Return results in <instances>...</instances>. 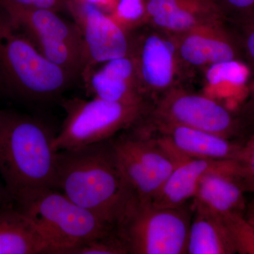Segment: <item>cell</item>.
<instances>
[{
    "label": "cell",
    "instance_id": "6da1fadb",
    "mask_svg": "<svg viewBox=\"0 0 254 254\" xmlns=\"http://www.w3.org/2000/svg\"><path fill=\"white\" fill-rule=\"evenodd\" d=\"M55 189L116 230L138 202L119 168L112 139L58 151Z\"/></svg>",
    "mask_w": 254,
    "mask_h": 254
},
{
    "label": "cell",
    "instance_id": "7a4b0ae2",
    "mask_svg": "<svg viewBox=\"0 0 254 254\" xmlns=\"http://www.w3.org/2000/svg\"><path fill=\"white\" fill-rule=\"evenodd\" d=\"M55 136L38 119L0 110V176L8 200L35 189H55Z\"/></svg>",
    "mask_w": 254,
    "mask_h": 254
},
{
    "label": "cell",
    "instance_id": "3957f363",
    "mask_svg": "<svg viewBox=\"0 0 254 254\" xmlns=\"http://www.w3.org/2000/svg\"><path fill=\"white\" fill-rule=\"evenodd\" d=\"M73 79L38 51L0 5V90L45 101L59 96Z\"/></svg>",
    "mask_w": 254,
    "mask_h": 254
},
{
    "label": "cell",
    "instance_id": "277c9868",
    "mask_svg": "<svg viewBox=\"0 0 254 254\" xmlns=\"http://www.w3.org/2000/svg\"><path fill=\"white\" fill-rule=\"evenodd\" d=\"M9 201L31 219L51 254H68L88 241L116 230L56 189L27 190Z\"/></svg>",
    "mask_w": 254,
    "mask_h": 254
},
{
    "label": "cell",
    "instance_id": "5b68a950",
    "mask_svg": "<svg viewBox=\"0 0 254 254\" xmlns=\"http://www.w3.org/2000/svg\"><path fill=\"white\" fill-rule=\"evenodd\" d=\"M66 117L55 133V151L81 148L112 139L119 131L134 126L145 113L144 103L74 98L62 103Z\"/></svg>",
    "mask_w": 254,
    "mask_h": 254
},
{
    "label": "cell",
    "instance_id": "8992f818",
    "mask_svg": "<svg viewBox=\"0 0 254 254\" xmlns=\"http://www.w3.org/2000/svg\"><path fill=\"white\" fill-rule=\"evenodd\" d=\"M191 219L184 206L158 208L138 201L118 232L128 254H187Z\"/></svg>",
    "mask_w": 254,
    "mask_h": 254
},
{
    "label": "cell",
    "instance_id": "52a82bcc",
    "mask_svg": "<svg viewBox=\"0 0 254 254\" xmlns=\"http://www.w3.org/2000/svg\"><path fill=\"white\" fill-rule=\"evenodd\" d=\"M2 7L46 59L73 78L81 75L83 41L76 23L52 10Z\"/></svg>",
    "mask_w": 254,
    "mask_h": 254
},
{
    "label": "cell",
    "instance_id": "ba28073f",
    "mask_svg": "<svg viewBox=\"0 0 254 254\" xmlns=\"http://www.w3.org/2000/svg\"><path fill=\"white\" fill-rule=\"evenodd\" d=\"M67 11L83 41L81 78L101 64L129 55V37L109 14L92 5L69 1Z\"/></svg>",
    "mask_w": 254,
    "mask_h": 254
},
{
    "label": "cell",
    "instance_id": "9c48e42d",
    "mask_svg": "<svg viewBox=\"0 0 254 254\" xmlns=\"http://www.w3.org/2000/svg\"><path fill=\"white\" fill-rule=\"evenodd\" d=\"M156 120L215 133L227 138L235 122L230 110L206 95L173 88L163 95L155 111Z\"/></svg>",
    "mask_w": 254,
    "mask_h": 254
},
{
    "label": "cell",
    "instance_id": "30bf717a",
    "mask_svg": "<svg viewBox=\"0 0 254 254\" xmlns=\"http://www.w3.org/2000/svg\"><path fill=\"white\" fill-rule=\"evenodd\" d=\"M130 42V55L134 61L143 95H164L175 88L180 61L173 37L170 39L163 32H148Z\"/></svg>",
    "mask_w": 254,
    "mask_h": 254
},
{
    "label": "cell",
    "instance_id": "8fae6325",
    "mask_svg": "<svg viewBox=\"0 0 254 254\" xmlns=\"http://www.w3.org/2000/svg\"><path fill=\"white\" fill-rule=\"evenodd\" d=\"M222 21L207 23L173 37L179 60L193 66H208L225 62L240 61L242 46Z\"/></svg>",
    "mask_w": 254,
    "mask_h": 254
},
{
    "label": "cell",
    "instance_id": "7c38bea8",
    "mask_svg": "<svg viewBox=\"0 0 254 254\" xmlns=\"http://www.w3.org/2000/svg\"><path fill=\"white\" fill-rule=\"evenodd\" d=\"M215 0H145V23L175 37L223 19Z\"/></svg>",
    "mask_w": 254,
    "mask_h": 254
},
{
    "label": "cell",
    "instance_id": "4fadbf2b",
    "mask_svg": "<svg viewBox=\"0 0 254 254\" xmlns=\"http://www.w3.org/2000/svg\"><path fill=\"white\" fill-rule=\"evenodd\" d=\"M93 98L127 103H144L131 55L98 65L82 78Z\"/></svg>",
    "mask_w": 254,
    "mask_h": 254
},
{
    "label": "cell",
    "instance_id": "5bb4252c",
    "mask_svg": "<svg viewBox=\"0 0 254 254\" xmlns=\"http://www.w3.org/2000/svg\"><path fill=\"white\" fill-rule=\"evenodd\" d=\"M159 140L185 159L238 160L241 151L225 137L190 127L158 122Z\"/></svg>",
    "mask_w": 254,
    "mask_h": 254
},
{
    "label": "cell",
    "instance_id": "9a60e30c",
    "mask_svg": "<svg viewBox=\"0 0 254 254\" xmlns=\"http://www.w3.org/2000/svg\"><path fill=\"white\" fill-rule=\"evenodd\" d=\"M237 160L185 159L179 164L171 175L158 189L149 202L158 208H181L194 198L197 189L207 173L227 168Z\"/></svg>",
    "mask_w": 254,
    "mask_h": 254
},
{
    "label": "cell",
    "instance_id": "2e32d148",
    "mask_svg": "<svg viewBox=\"0 0 254 254\" xmlns=\"http://www.w3.org/2000/svg\"><path fill=\"white\" fill-rule=\"evenodd\" d=\"M240 167L236 163L227 168L218 169L207 173L200 181L193 200V208L225 217L240 213L243 206L242 190L237 177Z\"/></svg>",
    "mask_w": 254,
    "mask_h": 254
},
{
    "label": "cell",
    "instance_id": "e0dca14e",
    "mask_svg": "<svg viewBox=\"0 0 254 254\" xmlns=\"http://www.w3.org/2000/svg\"><path fill=\"white\" fill-rule=\"evenodd\" d=\"M51 254L31 219L7 200L0 206V254Z\"/></svg>",
    "mask_w": 254,
    "mask_h": 254
},
{
    "label": "cell",
    "instance_id": "ac0fdd59",
    "mask_svg": "<svg viewBox=\"0 0 254 254\" xmlns=\"http://www.w3.org/2000/svg\"><path fill=\"white\" fill-rule=\"evenodd\" d=\"M194 209L190 222L187 254H228L237 252L226 222L222 217Z\"/></svg>",
    "mask_w": 254,
    "mask_h": 254
},
{
    "label": "cell",
    "instance_id": "d6986e66",
    "mask_svg": "<svg viewBox=\"0 0 254 254\" xmlns=\"http://www.w3.org/2000/svg\"><path fill=\"white\" fill-rule=\"evenodd\" d=\"M109 16L127 33L145 23V0H118Z\"/></svg>",
    "mask_w": 254,
    "mask_h": 254
},
{
    "label": "cell",
    "instance_id": "ffe728a7",
    "mask_svg": "<svg viewBox=\"0 0 254 254\" xmlns=\"http://www.w3.org/2000/svg\"><path fill=\"white\" fill-rule=\"evenodd\" d=\"M128 254L125 241L118 230L88 241L68 254Z\"/></svg>",
    "mask_w": 254,
    "mask_h": 254
},
{
    "label": "cell",
    "instance_id": "44dd1931",
    "mask_svg": "<svg viewBox=\"0 0 254 254\" xmlns=\"http://www.w3.org/2000/svg\"><path fill=\"white\" fill-rule=\"evenodd\" d=\"M240 61L225 62L208 66L206 78L212 88L225 83H240L243 81Z\"/></svg>",
    "mask_w": 254,
    "mask_h": 254
},
{
    "label": "cell",
    "instance_id": "7402d4cb",
    "mask_svg": "<svg viewBox=\"0 0 254 254\" xmlns=\"http://www.w3.org/2000/svg\"><path fill=\"white\" fill-rule=\"evenodd\" d=\"M0 5L26 9H48L58 13L67 11V0H0Z\"/></svg>",
    "mask_w": 254,
    "mask_h": 254
},
{
    "label": "cell",
    "instance_id": "603a6c76",
    "mask_svg": "<svg viewBox=\"0 0 254 254\" xmlns=\"http://www.w3.org/2000/svg\"><path fill=\"white\" fill-rule=\"evenodd\" d=\"M243 33L240 43L249 63L254 68V13L242 18Z\"/></svg>",
    "mask_w": 254,
    "mask_h": 254
},
{
    "label": "cell",
    "instance_id": "cb8c5ba5",
    "mask_svg": "<svg viewBox=\"0 0 254 254\" xmlns=\"http://www.w3.org/2000/svg\"><path fill=\"white\" fill-rule=\"evenodd\" d=\"M220 6L224 14L230 11L239 15L241 18L254 13V0H215Z\"/></svg>",
    "mask_w": 254,
    "mask_h": 254
},
{
    "label": "cell",
    "instance_id": "d4e9b609",
    "mask_svg": "<svg viewBox=\"0 0 254 254\" xmlns=\"http://www.w3.org/2000/svg\"><path fill=\"white\" fill-rule=\"evenodd\" d=\"M238 161L240 166V177H246L249 185L254 190V142L245 152H241Z\"/></svg>",
    "mask_w": 254,
    "mask_h": 254
},
{
    "label": "cell",
    "instance_id": "484cf974",
    "mask_svg": "<svg viewBox=\"0 0 254 254\" xmlns=\"http://www.w3.org/2000/svg\"><path fill=\"white\" fill-rule=\"evenodd\" d=\"M78 4L92 5L109 14L113 11L118 0H67Z\"/></svg>",
    "mask_w": 254,
    "mask_h": 254
},
{
    "label": "cell",
    "instance_id": "4316f807",
    "mask_svg": "<svg viewBox=\"0 0 254 254\" xmlns=\"http://www.w3.org/2000/svg\"><path fill=\"white\" fill-rule=\"evenodd\" d=\"M8 200V195L4 187L0 184V206H1Z\"/></svg>",
    "mask_w": 254,
    "mask_h": 254
},
{
    "label": "cell",
    "instance_id": "83f0119b",
    "mask_svg": "<svg viewBox=\"0 0 254 254\" xmlns=\"http://www.w3.org/2000/svg\"><path fill=\"white\" fill-rule=\"evenodd\" d=\"M249 222H250L251 225L253 227L254 230V217L252 216V218L249 219Z\"/></svg>",
    "mask_w": 254,
    "mask_h": 254
},
{
    "label": "cell",
    "instance_id": "f1b7e54d",
    "mask_svg": "<svg viewBox=\"0 0 254 254\" xmlns=\"http://www.w3.org/2000/svg\"><path fill=\"white\" fill-rule=\"evenodd\" d=\"M253 216L254 217V215H253Z\"/></svg>",
    "mask_w": 254,
    "mask_h": 254
}]
</instances>
